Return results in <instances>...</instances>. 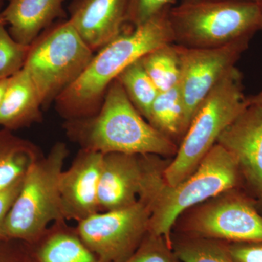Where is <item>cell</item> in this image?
<instances>
[{"label": "cell", "instance_id": "13", "mask_svg": "<svg viewBox=\"0 0 262 262\" xmlns=\"http://www.w3.org/2000/svg\"><path fill=\"white\" fill-rule=\"evenodd\" d=\"M145 168L146 155L118 152L103 155L98 182V211H115L137 203Z\"/></svg>", "mask_w": 262, "mask_h": 262}, {"label": "cell", "instance_id": "11", "mask_svg": "<svg viewBox=\"0 0 262 262\" xmlns=\"http://www.w3.org/2000/svg\"><path fill=\"white\" fill-rule=\"evenodd\" d=\"M216 144L232 155L242 184L256 199L262 194V104H248L221 134Z\"/></svg>", "mask_w": 262, "mask_h": 262}, {"label": "cell", "instance_id": "1", "mask_svg": "<svg viewBox=\"0 0 262 262\" xmlns=\"http://www.w3.org/2000/svg\"><path fill=\"white\" fill-rule=\"evenodd\" d=\"M168 12L122 30L94 54L83 72L57 97L56 108L65 121L98 113L108 86L131 63L155 48L173 43Z\"/></svg>", "mask_w": 262, "mask_h": 262}, {"label": "cell", "instance_id": "16", "mask_svg": "<svg viewBox=\"0 0 262 262\" xmlns=\"http://www.w3.org/2000/svg\"><path fill=\"white\" fill-rule=\"evenodd\" d=\"M32 262H100L67 221L54 222L39 237L26 243Z\"/></svg>", "mask_w": 262, "mask_h": 262}, {"label": "cell", "instance_id": "12", "mask_svg": "<svg viewBox=\"0 0 262 262\" xmlns=\"http://www.w3.org/2000/svg\"><path fill=\"white\" fill-rule=\"evenodd\" d=\"M103 155L80 149L59 179L62 211L67 221L77 223L98 211V189Z\"/></svg>", "mask_w": 262, "mask_h": 262}, {"label": "cell", "instance_id": "5", "mask_svg": "<svg viewBox=\"0 0 262 262\" xmlns=\"http://www.w3.org/2000/svg\"><path fill=\"white\" fill-rule=\"evenodd\" d=\"M243 75L234 67L212 90L198 108L175 158L163 170L169 186L177 185L196 170L219 137L248 106Z\"/></svg>", "mask_w": 262, "mask_h": 262}, {"label": "cell", "instance_id": "20", "mask_svg": "<svg viewBox=\"0 0 262 262\" xmlns=\"http://www.w3.org/2000/svg\"><path fill=\"white\" fill-rule=\"evenodd\" d=\"M146 73L159 92L178 85L181 62L178 46L173 43L155 48L140 58Z\"/></svg>", "mask_w": 262, "mask_h": 262}, {"label": "cell", "instance_id": "29", "mask_svg": "<svg viewBox=\"0 0 262 262\" xmlns=\"http://www.w3.org/2000/svg\"><path fill=\"white\" fill-rule=\"evenodd\" d=\"M248 104H262V89L257 94L247 96L246 98Z\"/></svg>", "mask_w": 262, "mask_h": 262}, {"label": "cell", "instance_id": "31", "mask_svg": "<svg viewBox=\"0 0 262 262\" xmlns=\"http://www.w3.org/2000/svg\"><path fill=\"white\" fill-rule=\"evenodd\" d=\"M257 3L258 8H259V28H258V31H260L262 34V0H259Z\"/></svg>", "mask_w": 262, "mask_h": 262}, {"label": "cell", "instance_id": "27", "mask_svg": "<svg viewBox=\"0 0 262 262\" xmlns=\"http://www.w3.org/2000/svg\"><path fill=\"white\" fill-rule=\"evenodd\" d=\"M0 262H32L27 244L10 238L0 239Z\"/></svg>", "mask_w": 262, "mask_h": 262}, {"label": "cell", "instance_id": "19", "mask_svg": "<svg viewBox=\"0 0 262 262\" xmlns=\"http://www.w3.org/2000/svg\"><path fill=\"white\" fill-rule=\"evenodd\" d=\"M147 121L174 142L177 138L183 139L187 127L184 101L179 84L158 94L151 105Z\"/></svg>", "mask_w": 262, "mask_h": 262}, {"label": "cell", "instance_id": "3", "mask_svg": "<svg viewBox=\"0 0 262 262\" xmlns=\"http://www.w3.org/2000/svg\"><path fill=\"white\" fill-rule=\"evenodd\" d=\"M63 127L67 137L81 149L103 155L170 156L178 149L174 141L146 121L117 80L108 86L97 113L67 120Z\"/></svg>", "mask_w": 262, "mask_h": 262}, {"label": "cell", "instance_id": "2", "mask_svg": "<svg viewBox=\"0 0 262 262\" xmlns=\"http://www.w3.org/2000/svg\"><path fill=\"white\" fill-rule=\"evenodd\" d=\"M151 158L146 155L139 200L149 208L150 233L163 237L171 247V229L182 213L242 184L235 160L218 144L189 177L173 187L166 184L163 170Z\"/></svg>", "mask_w": 262, "mask_h": 262}, {"label": "cell", "instance_id": "33", "mask_svg": "<svg viewBox=\"0 0 262 262\" xmlns=\"http://www.w3.org/2000/svg\"><path fill=\"white\" fill-rule=\"evenodd\" d=\"M3 5H4V2L3 0H0V13H1L2 10H3Z\"/></svg>", "mask_w": 262, "mask_h": 262}, {"label": "cell", "instance_id": "22", "mask_svg": "<svg viewBox=\"0 0 262 262\" xmlns=\"http://www.w3.org/2000/svg\"><path fill=\"white\" fill-rule=\"evenodd\" d=\"M175 255L182 262H234L226 246L204 237L181 243L176 248Z\"/></svg>", "mask_w": 262, "mask_h": 262}, {"label": "cell", "instance_id": "10", "mask_svg": "<svg viewBox=\"0 0 262 262\" xmlns=\"http://www.w3.org/2000/svg\"><path fill=\"white\" fill-rule=\"evenodd\" d=\"M251 39L244 38L224 47L208 49L184 48L177 45L181 62L179 88L184 101L187 129L212 90L236 67Z\"/></svg>", "mask_w": 262, "mask_h": 262}, {"label": "cell", "instance_id": "32", "mask_svg": "<svg viewBox=\"0 0 262 262\" xmlns=\"http://www.w3.org/2000/svg\"><path fill=\"white\" fill-rule=\"evenodd\" d=\"M255 201H256V208H257L258 212L262 215V194L261 196H258V198H256V199H255Z\"/></svg>", "mask_w": 262, "mask_h": 262}, {"label": "cell", "instance_id": "14", "mask_svg": "<svg viewBox=\"0 0 262 262\" xmlns=\"http://www.w3.org/2000/svg\"><path fill=\"white\" fill-rule=\"evenodd\" d=\"M128 6L129 0H73L69 20L95 53L122 32Z\"/></svg>", "mask_w": 262, "mask_h": 262}, {"label": "cell", "instance_id": "7", "mask_svg": "<svg viewBox=\"0 0 262 262\" xmlns=\"http://www.w3.org/2000/svg\"><path fill=\"white\" fill-rule=\"evenodd\" d=\"M94 52L69 20L43 31L30 45L24 68L35 84L46 108L83 72Z\"/></svg>", "mask_w": 262, "mask_h": 262}, {"label": "cell", "instance_id": "21", "mask_svg": "<svg viewBox=\"0 0 262 262\" xmlns=\"http://www.w3.org/2000/svg\"><path fill=\"white\" fill-rule=\"evenodd\" d=\"M116 80L121 84L131 103L147 121L151 105L160 92L140 59L127 67Z\"/></svg>", "mask_w": 262, "mask_h": 262}, {"label": "cell", "instance_id": "26", "mask_svg": "<svg viewBox=\"0 0 262 262\" xmlns=\"http://www.w3.org/2000/svg\"><path fill=\"white\" fill-rule=\"evenodd\" d=\"M226 248L234 262H262V241L231 243Z\"/></svg>", "mask_w": 262, "mask_h": 262}, {"label": "cell", "instance_id": "18", "mask_svg": "<svg viewBox=\"0 0 262 262\" xmlns=\"http://www.w3.org/2000/svg\"><path fill=\"white\" fill-rule=\"evenodd\" d=\"M43 155L34 143L0 128V190L23 178L36 160Z\"/></svg>", "mask_w": 262, "mask_h": 262}, {"label": "cell", "instance_id": "9", "mask_svg": "<svg viewBox=\"0 0 262 262\" xmlns=\"http://www.w3.org/2000/svg\"><path fill=\"white\" fill-rule=\"evenodd\" d=\"M189 229L204 238L258 242L262 241V215L254 198L237 189H231L196 211Z\"/></svg>", "mask_w": 262, "mask_h": 262}, {"label": "cell", "instance_id": "4", "mask_svg": "<svg viewBox=\"0 0 262 262\" xmlns=\"http://www.w3.org/2000/svg\"><path fill=\"white\" fill-rule=\"evenodd\" d=\"M168 20L174 44L221 48L253 38L259 28V8L248 0L181 1L169 10Z\"/></svg>", "mask_w": 262, "mask_h": 262}, {"label": "cell", "instance_id": "17", "mask_svg": "<svg viewBox=\"0 0 262 262\" xmlns=\"http://www.w3.org/2000/svg\"><path fill=\"white\" fill-rule=\"evenodd\" d=\"M42 108L35 84L23 68L9 78L0 105V127L14 131L39 123Z\"/></svg>", "mask_w": 262, "mask_h": 262}, {"label": "cell", "instance_id": "24", "mask_svg": "<svg viewBox=\"0 0 262 262\" xmlns=\"http://www.w3.org/2000/svg\"><path fill=\"white\" fill-rule=\"evenodd\" d=\"M171 248L163 237L149 232L135 253L124 262H179Z\"/></svg>", "mask_w": 262, "mask_h": 262}, {"label": "cell", "instance_id": "23", "mask_svg": "<svg viewBox=\"0 0 262 262\" xmlns=\"http://www.w3.org/2000/svg\"><path fill=\"white\" fill-rule=\"evenodd\" d=\"M0 16V80L9 78L25 65L30 46L17 42Z\"/></svg>", "mask_w": 262, "mask_h": 262}, {"label": "cell", "instance_id": "34", "mask_svg": "<svg viewBox=\"0 0 262 262\" xmlns=\"http://www.w3.org/2000/svg\"><path fill=\"white\" fill-rule=\"evenodd\" d=\"M181 1H190V0H181ZM248 1H253L255 2V3H258L259 0H248Z\"/></svg>", "mask_w": 262, "mask_h": 262}, {"label": "cell", "instance_id": "6", "mask_svg": "<svg viewBox=\"0 0 262 262\" xmlns=\"http://www.w3.org/2000/svg\"><path fill=\"white\" fill-rule=\"evenodd\" d=\"M68 155L67 144L57 142L31 165L5 221L3 237L31 243L52 224L65 220L59 179Z\"/></svg>", "mask_w": 262, "mask_h": 262}, {"label": "cell", "instance_id": "8", "mask_svg": "<svg viewBox=\"0 0 262 262\" xmlns=\"http://www.w3.org/2000/svg\"><path fill=\"white\" fill-rule=\"evenodd\" d=\"M150 210L145 202L98 212L76 226L84 244L100 262H124L132 256L149 232Z\"/></svg>", "mask_w": 262, "mask_h": 262}, {"label": "cell", "instance_id": "30", "mask_svg": "<svg viewBox=\"0 0 262 262\" xmlns=\"http://www.w3.org/2000/svg\"><path fill=\"white\" fill-rule=\"evenodd\" d=\"M9 78L1 79L0 80V105H1L2 101H3V97H4L5 91H6L7 87H8Z\"/></svg>", "mask_w": 262, "mask_h": 262}, {"label": "cell", "instance_id": "15", "mask_svg": "<svg viewBox=\"0 0 262 262\" xmlns=\"http://www.w3.org/2000/svg\"><path fill=\"white\" fill-rule=\"evenodd\" d=\"M66 0H10L0 16L17 42L30 46L57 20L67 19Z\"/></svg>", "mask_w": 262, "mask_h": 262}, {"label": "cell", "instance_id": "28", "mask_svg": "<svg viewBox=\"0 0 262 262\" xmlns=\"http://www.w3.org/2000/svg\"><path fill=\"white\" fill-rule=\"evenodd\" d=\"M23 178L19 179L9 187L0 190V239L3 237V226L10 208L20 192Z\"/></svg>", "mask_w": 262, "mask_h": 262}, {"label": "cell", "instance_id": "25", "mask_svg": "<svg viewBox=\"0 0 262 262\" xmlns=\"http://www.w3.org/2000/svg\"><path fill=\"white\" fill-rule=\"evenodd\" d=\"M175 5L177 0H129L126 24L137 27Z\"/></svg>", "mask_w": 262, "mask_h": 262}]
</instances>
